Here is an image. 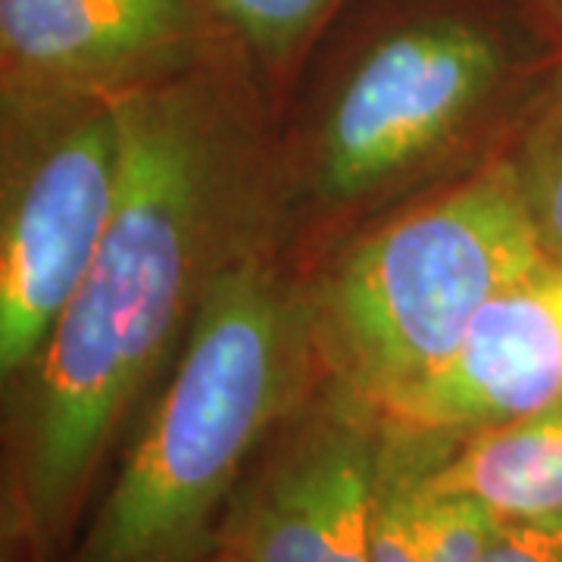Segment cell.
<instances>
[{
  "label": "cell",
  "instance_id": "cell-1",
  "mask_svg": "<svg viewBox=\"0 0 562 562\" xmlns=\"http://www.w3.org/2000/svg\"><path fill=\"white\" fill-rule=\"evenodd\" d=\"M122 191L79 294L32 366L16 506L41 547L76 519L113 435L203 291L238 257L250 160L238 125L194 79L116 94Z\"/></svg>",
  "mask_w": 562,
  "mask_h": 562
},
{
  "label": "cell",
  "instance_id": "cell-2",
  "mask_svg": "<svg viewBox=\"0 0 562 562\" xmlns=\"http://www.w3.org/2000/svg\"><path fill=\"white\" fill-rule=\"evenodd\" d=\"M310 350V303L269 262H225L72 562H198L216 550L244 465L301 401Z\"/></svg>",
  "mask_w": 562,
  "mask_h": 562
},
{
  "label": "cell",
  "instance_id": "cell-3",
  "mask_svg": "<svg viewBox=\"0 0 562 562\" xmlns=\"http://www.w3.org/2000/svg\"><path fill=\"white\" fill-rule=\"evenodd\" d=\"M547 260L509 160L357 241L310 301L335 387L379 416L457 357L487 303Z\"/></svg>",
  "mask_w": 562,
  "mask_h": 562
},
{
  "label": "cell",
  "instance_id": "cell-4",
  "mask_svg": "<svg viewBox=\"0 0 562 562\" xmlns=\"http://www.w3.org/2000/svg\"><path fill=\"white\" fill-rule=\"evenodd\" d=\"M506 69L501 32L472 13H425L384 29L350 66L322 120V198H366L438 154L501 91Z\"/></svg>",
  "mask_w": 562,
  "mask_h": 562
},
{
  "label": "cell",
  "instance_id": "cell-5",
  "mask_svg": "<svg viewBox=\"0 0 562 562\" xmlns=\"http://www.w3.org/2000/svg\"><path fill=\"white\" fill-rule=\"evenodd\" d=\"M122 191L116 98L72 101L10 184L0 235V372H32L79 294Z\"/></svg>",
  "mask_w": 562,
  "mask_h": 562
},
{
  "label": "cell",
  "instance_id": "cell-6",
  "mask_svg": "<svg viewBox=\"0 0 562 562\" xmlns=\"http://www.w3.org/2000/svg\"><path fill=\"white\" fill-rule=\"evenodd\" d=\"M382 438V416L335 387L232 497L216 547L241 562H372Z\"/></svg>",
  "mask_w": 562,
  "mask_h": 562
},
{
  "label": "cell",
  "instance_id": "cell-7",
  "mask_svg": "<svg viewBox=\"0 0 562 562\" xmlns=\"http://www.w3.org/2000/svg\"><path fill=\"white\" fill-rule=\"evenodd\" d=\"M191 35V0H0L7 91L29 101L116 98L169 79Z\"/></svg>",
  "mask_w": 562,
  "mask_h": 562
},
{
  "label": "cell",
  "instance_id": "cell-8",
  "mask_svg": "<svg viewBox=\"0 0 562 562\" xmlns=\"http://www.w3.org/2000/svg\"><path fill=\"white\" fill-rule=\"evenodd\" d=\"M562 406V260L513 281L487 303L457 357L382 409L416 431L469 435Z\"/></svg>",
  "mask_w": 562,
  "mask_h": 562
},
{
  "label": "cell",
  "instance_id": "cell-9",
  "mask_svg": "<svg viewBox=\"0 0 562 562\" xmlns=\"http://www.w3.org/2000/svg\"><path fill=\"white\" fill-rule=\"evenodd\" d=\"M435 497H469L501 522L562 513V406L462 435L425 479Z\"/></svg>",
  "mask_w": 562,
  "mask_h": 562
},
{
  "label": "cell",
  "instance_id": "cell-10",
  "mask_svg": "<svg viewBox=\"0 0 562 562\" xmlns=\"http://www.w3.org/2000/svg\"><path fill=\"white\" fill-rule=\"evenodd\" d=\"M509 169L543 254L562 260V72L528 122L519 147L509 157Z\"/></svg>",
  "mask_w": 562,
  "mask_h": 562
},
{
  "label": "cell",
  "instance_id": "cell-11",
  "mask_svg": "<svg viewBox=\"0 0 562 562\" xmlns=\"http://www.w3.org/2000/svg\"><path fill=\"white\" fill-rule=\"evenodd\" d=\"M341 0H213L220 16L269 66H284L322 29Z\"/></svg>",
  "mask_w": 562,
  "mask_h": 562
},
{
  "label": "cell",
  "instance_id": "cell-12",
  "mask_svg": "<svg viewBox=\"0 0 562 562\" xmlns=\"http://www.w3.org/2000/svg\"><path fill=\"white\" fill-rule=\"evenodd\" d=\"M428 494V491H425ZM501 519L469 497L428 494L425 513V557L422 562H479L484 543Z\"/></svg>",
  "mask_w": 562,
  "mask_h": 562
},
{
  "label": "cell",
  "instance_id": "cell-13",
  "mask_svg": "<svg viewBox=\"0 0 562 562\" xmlns=\"http://www.w3.org/2000/svg\"><path fill=\"white\" fill-rule=\"evenodd\" d=\"M479 562H562V513L528 522H501Z\"/></svg>",
  "mask_w": 562,
  "mask_h": 562
},
{
  "label": "cell",
  "instance_id": "cell-14",
  "mask_svg": "<svg viewBox=\"0 0 562 562\" xmlns=\"http://www.w3.org/2000/svg\"><path fill=\"white\" fill-rule=\"evenodd\" d=\"M543 10V16L553 22L557 29H562V0H535Z\"/></svg>",
  "mask_w": 562,
  "mask_h": 562
},
{
  "label": "cell",
  "instance_id": "cell-15",
  "mask_svg": "<svg viewBox=\"0 0 562 562\" xmlns=\"http://www.w3.org/2000/svg\"><path fill=\"white\" fill-rule=\"evenodd\" d=\"M198 562H241V560H238L235 553H228V550L216 547V550H210V553H206V557H203V560H198Z\"/></svg>",
  "mask_w": 562,
  "mask_h": 562
}]
</instances>
